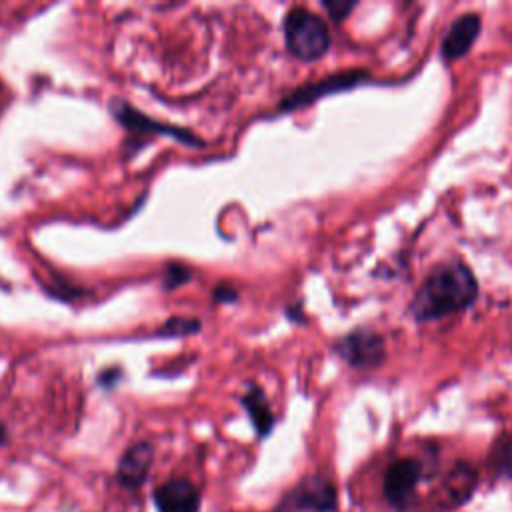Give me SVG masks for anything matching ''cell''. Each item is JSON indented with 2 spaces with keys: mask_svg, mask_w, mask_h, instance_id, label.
Wrapping results in <instances>:
<instances>
[{
  "mask_svg": "<svg viewBox=\"0 0 512 512\" xmlns=\"http://www.w3.org/2000/svg\"><path fill=\"white\" fill-rule=\"evenodd\" d=\"M480 286L474 272L458 258L436 264L410 302L416 322H434L474 306Z\"/></svg>",
  "mask_w": 512,
  "mask_h": 512,
  "instance_id": "obj_1",
  "label": "cell"
},
{
  "mask_svg": "<svg viewBox=\"0 0 512 512\" xmlns=\"http://www.w3.org/2000/svg\"><path fill=\"white\" fill-rule=\"evenodd\" d=\"M286 50L300 62H314L328 54L332 34L326 20L304 6H292L282 20Z\"/></svg>",
  "mask_w": 512,
  "mask_h": 512,
  "instance_id": "obj_2",
  "label": "cell"
},
{
  "mask_svg": "<svg viewBox=\"0 0 512 512\" xmlns=\"http://www.w3.org/2000/svg\"><path fill=\"white\" fill-rule=\"evenodd\" d=\"M374 78L370 72L360 70V68H350V70H338L334 74H328L320 80L302 84L298 88H294L292 92H288L280 102H278V114H286V112H294L298 108L310 106L314 102H318L324 96L330 94H338V92H348L354 90L358 86L364 84H372Z\"/></svg>",
  "mask_w": 512,
  "mask_h": 512,
  "instance_id": "obj_3",
  "label": "cell"
},
{
  "mask_svg": "<svg viewBox=\"0 0 512 512\" xmlns=\"http://www.w3.org/2000/svg\"><path fill=\"white\" fill-rule=\"evenodd\" d=\"M336 508V484L326 474H310L278 500L274 512H336Z\"/></svg>",
  "mask_w": 512,
  "mask_h": 512,
  "instance_id": "obj_4",
  "label": "cell"
},
{
  "mask_svg": "<svg viewBox=\"0 0 512 512\" xmlns=\"http://www.w3.org/2000/svg\"><path fill=\"white\" fill-rule=\"evenodd\" d=\"M332 350L354 370H376L388 356L384 336L370 328L350 330L332 344Z\"/></svg>",
  "mask_w": 512,
  "mask_h": 512,
  "instance_id": "obj_5",
  "label": "cell"
},
{
  "mask_svg": "<svg viewBox=\"0 0 512 512\" xmlns=\"http://www.w3.org/2000/svg\"><path fill=\"white\" fill-rule=\"evenodd\" d=\"M422 478H426V468L418 458H396L388 464L382 478V494L386 502L394 510L406 512L416 502V492Z\"/></svg>",
  "mask_w": 512,
  "mask_h": 512,
  "instance_id": "obj_6",
  "label": "cell"
},
{
  "mask_svg": "<svg viewBox=\"0 0 512 512\" xmlns=\"http://www.w3.org/2000/svg\"><path fill=\"white\" fill-rule=\"evenodd\" d=\"M110 114L130 132L144 134V136H170V138H174V140H178L186 146H204V142L196 134H192L190 130L154 120V118L140 112L138 108H134L130 102H126L122 98H114L110 102Z\"/></svg>",
  "mask_w": 512,
  "mask_h": 512,
  "instance_id": "obj_7",
  "label": "cell"
},
{
  "mask_svg": "<svg viewBox=\"0 0 512 512\" xmlns=\"http://www.w3.org/2000/svg\"><path fill=\"white\" fill-rule=\"evenodd\" d=\"M152 462H154V446L148 440H138L130 444L122 452L116 464L114 482L128 492L142 488L144 482L148 480Z\"/></svg>",
  "mask_w": 512,
  "mask_h": 512,
  "instance_id": "obj_8",
  "label": "cell"
},
{
  "mask_svg": "<svg viewBox=\"0 0 512 512\" xmlns=\"http://www.w3.org/2000/svg\"><path fill=\"white\" fill-rule=\"evenodd\" d=\"M482 32V16L478 12H464L452 20L440 42V56L446 62L464 58L476 44Z\"/></svg>",
  "mask_w": 512,
  "mask_h": 512,
  "instance_id": "obj_9",
  "label": "cell"
},
{
  "mask_svg": "<svg viewBox=\"0 0 512 512\" xmlns=\"http://www.w3.org/2000/svg\"><path fill=\"white\" fill-rule=\"evenodd\" d=\"M156 512H200V490L188 478H168L152 492Z\"/></svg>",
  "mask_w": 512,
  "mask_h": 512,
  "instance_id": "obj_10",
  "label": "cell"
},
{
  "mask_svg": "<svg viewBox=\"0 0 512 512\" xmlns=\"http://www.w3.org/2000/svg\"><path fill=\"white\" fill-rule=\"evenodd\" d=\"M478 480L480 476L474 466H470L468 462L454 464L440 482V496L436 504L442 510H454L464 506L472 498Z\"/></svg>",
  "mask_w": 512,
  "mask_h": 512,
  "instance_id": "obj_11",
  "label": "cell"
},
{
  "mask_svg": "<svg viewBox=\"0 0 512 512\" xmlns=\"http://www.w3.org/2000/svg\"><path fill=\"white\" fill-rule=\"evenodd\" d=\"M240 404L246 410V414H248V418H250V422L256 430V436L258 438L270 436V432L274 430L276 418H274V412L268 404V398H266L264 390L256 384H248L246 392L240 396Z\"/></svg>",
  "mask_w": 512,
  "mask_h": 512,
  "instance_id": "obj_12",
  "label": "cell"
},
{
  "mask_svg": "<svg viewBox=\"0 0 512 512\" xmlns=\"http://www.w3.org/2000/svg\"><path fill=\"white\" fill-rule=\"evenodd\" d=\"M488 468L494 478H512V434L494 440L488 454Z\"/></svg>",
  "mask_w": 512,
  "mask_h": 512,
  "instance_id": "obj_13",
  "label": "cell"
},
{
  "mask_svg": "<svg viewBox=\"0 0 512 512\" xmlns=\"http://www.w3.org/2000/svg\"><path fill=\"white\" fill-rule=\"evenodd\" d=\"M200 328H202V322H200L198 318L174 316V318H168V320L154 332V336H162V338L190 336V334H196Z\"/></svg>",
  "mask_w": 512,
  "mask_h": 512,
  "instance_id": "obj_14",
  "label": "cell"
},
{
  "mask_svg": "<svg viewBox=\"0 0 512 512\" xmlns=\"http://www.w3.org/2000/svg\"><path fill=\"white\" fill-rule=\"evenodd\" d=\"M192 278V270L180 262H172L164 268L162 272V286L164 290H174L186 282H190Z\"/></svg>",
  "mask_w": 512,
  "mask_h": 512,
  "instance_id": "obj_15",
  "label": "cell"
},
{
  "mask_svg": "<svg viewBox=\"0 0 512 512\" xmlns=\"http://www.w3.org/2000/svg\"><path fill=\"white\" fill-rule=\"evenodd\" d=\"M320 4L326 10L330 20L342 22L358 6V0H322Z\"/></svg>",
  "mask_w": 512,
  "mask_h": 512,
  "instance_id": "obj_16",
  "label": "cell"
},
{
  "mask_svg": "<svg viewBox=\"0 0 512 512\" xmlns=\"http://www.w3.org/2000/svg\"><path fill=\"white\" fill-rule=\"evenodd\" d=\"M212 296H214L216 302H234V300L238 298L236 290H234L232 286H224V284L216 286L214 292H212Z\"/></svg>",
  "mask_w": 512,
  "mask_h": 512,
  "instance_id": "obj_17",
  "label": "cell"
},
{
  "mask_svg": "<svg viewBox=\"0 0 512 512\" xmlns=\"http://www.w3.org/2000/svg\"><path fill=\"white\" fill-rule=\"evenodd\" d=\"M118 378H120V370H118V368H112V370L102 372V374L98 376V382H100V386H104V388H112V386H116Z\"/></svg>",
  "mask_w": 512,
  "mask_h": 512,
  "instance_id": "obj_18",
  "label": "cell"
},
{
  "mask_svg": "<svg viewBox=\"0 0 512 512\" xmlns=\"http://www.w3.org/2000/svg\"><path fill=\"white\" fill-rule=\"evenodd\" d=\"M8 442V428L0 422V446H4Z\"/></svg>",
  "mask_w": 512,
  "mask_h": 512,
  "instance_id": "obj_19",
  "label": "cell"
}]
</instances>
